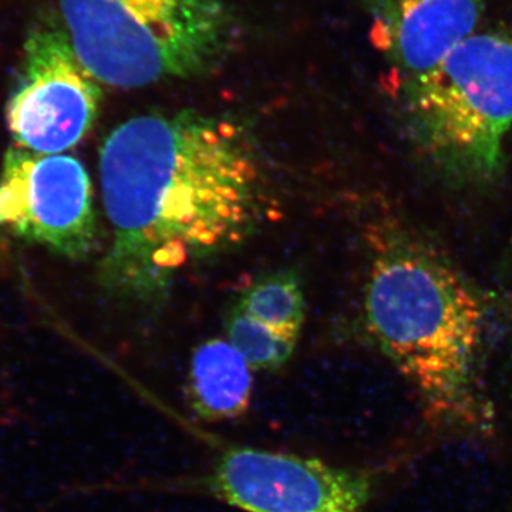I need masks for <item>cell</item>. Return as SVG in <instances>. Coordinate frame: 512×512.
<instances>
[{
	"label": "cell",
	"instance_id": "obj_1",
	"mask_svg": "<svg viewBox=\"0 0 512 512\" xmlns=\"http://www.w3.org/2000/svg\"><path fill=\"white\" fill-rule=\"evenodd\" d=\"M99 170L113 228L100 284L126 301H163L185 266L239 247L262 217L261 164L231 120L134 117L104 141Z\"/></svg>",
	"mask_w": 512,
	"mask_h": 512
},
{
	"label": "cell",
	"instance_id": "obj_2",
	"mask_svg": "<svg viewBox=\"0 0 512 512\" xmlns=\"http://www.w3.org/2000/svg\"><path fill=\"white\" fill-rule=\"evenodd\" d=\"M366 284V325L423 399L433 420L478 426L484 303L429 239L387 225L376 231Z\"/></svg>",
	"mask_w": 512,
	"mask_h": 512
},
{
	"label": "cell",
	"instance_id": "obj_3",
	"mask_svg": "<svg viewBox=\"0 0 512 512\" xmlns=\"http://www.w3.org/2000/svg\"><path fill=\"white\" fill-rule=\"evenodd\" d=\"M399 83L414 143L444 178L480 185L500 175L512 126V25L474 32Z\"/></svg>",
	"mask_w": 512,
	"mask_h": 512
},
{
	"label": "cell",
	"instance_id": "obj_4",
	"mask_svg": "<svg viewBox=\"0 0 512 512\" xmlns=\"http://www.w3.org/2000/svg\"><path fill=\"white\" fill-rule=\"evenodd\" d=\"M80 62L99 80L138 89L217 66L232 39L220 0H57Z\"/></svg>",
	"mask_w": 512,
	"mask_h": 512
},
{
	"label": "cell",
	"instance_id": "obj_5",
	"mask_svg": "<svg viewBox=\"0 0 512 512\" xmlns=\"http://www.w3.org/2000/svg\"><path fill=\"white\" fill-rule=\"evenodd\" d=\"M99 80L84 67L59 16L30 30L6 103V126L15 147L63 154L76 147L99 116Z\"/></svg>",
	"mask_w": 512,
	"mask_h": 512
},
{
	"label": "cell",
	"instance_id": "obj_6",
	"mask_svg": "<svg viewBox=\"0 0 512 512\" xmlns=\"http://www.w3.org/2000/svg\"><path fill=\"white\" fill-rule=\"evenodd\" d=\"M202 488L245 512H363L373 477L319 458L232 446L217 457Z\"/></svg>",
	"mask_w": 512,
	"mask_h": 512
},
{
	"label": "cell",
	"instance_id": "obj_7",
	"mask_svg": "<svg viewBox=\"0 0 512 512\" xmlns=\"http://www.w3.org/2000/svg\"><path fill=\"white\" fill-rule=\"evenodd\" d=\"M0 231L64 258L89 255L97 221L93 184L82 161L9 148L0 171Z\"/></svg>",
	"mask_w": 512,
	"mask_h": 512
},
{
	"label": "cell",
	"instance_id": "obj_8",
	"mask_svg": "<svg viewBox=\"0 0 512 512\" xmlns=\"http://www.w3.org/2000/svg\"><path fill=\"white\" fill-rule=\"evenodd\" d=\"M490 0H367L373 46L399 80L433 69L476 32Z\"/></svg>",
	"mask_w": 512,
	"mask_h": 512
},
{
	"label": "cell",
	"instance_id": "obj_9",
	"mask_svg": "<svg viewBox=\"0 0 512 512\" xmlns=\"http://www.w3.org/2000/svg\"><path fill=\"white\" fill-rule=\"evenodd\" d=\"M252 390L251 366L228 340H207L192 353L187 396L201 419H239L251 407Z\"/></svg>",
	"mask_w": 512,
	"mask_h": 512
},
{
	"label": "cell",
	"instance_id": "obj_10",
	"mask_svg": "<svg viewBox=\"0 0 512 512\" xmlns=\"http://www.w3.org/2000/svg\"><path fill=\"white\" fill-rule=\"evenodd\" d=\"M238 306L272 328L299 335L305 320L302 282L293 271L262 276L242 293Z\"/></svg>",
	"mask_w": 512,
	"mask_h": 512
},
{
	"label": "cell",
	"instance_id": "obj_11",
	"mask_svg": "<svg viewBox=\"0 0 512 512\" xmlns=\"http://www.w3.org/2000/svg\"><path fill=\"white\" fill-rule=\"evenodd\" d=\"M225 330L228 342L247 360L251 369L268 372L289 362L299 339L295 333L272 328L252 318L238 305L229 312Z\"/></svg>",
	"mask_w": 512,
	"mask_h": 512
},
{
	"label": "cell",
	"instance_id": "obj_12",
	"mask_svg": "<svg viewBox=\"0 0 512 512\" xmlns=\"http://www.w3.org/2000/svg\"><path fill=\"white\" fill-rule=\"evenodd\" d=\"M510 251H511V256H512V239H511V249H510Z\"/></svg>",
	"mask_w": 512,
	"mask_h": 512
}]
</instances>
